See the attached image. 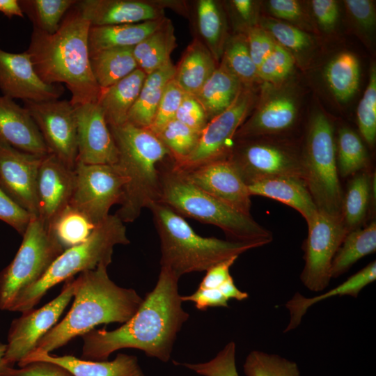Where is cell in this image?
I'll return each instance as SVG.
<instances>
[{
	"instance_id": "cell-33",
	"label": "cell",
	"mask_w": 376,
	"mask_h": 376,
	"mask_svg": "<svg viewBox=\"0 0 376 376\" xmlns=\"http://www.w3.org/2000/svg\"><path fill=\"white\" fill-rule=\"evenodd\" d=\"M196 37L210 51L217 62L223 54L226 41V24L222 10L214 0H198L194 3Z\"/></svg>"
},
{
	"instance_id": "cell-52",
	"label": "cell",
	"mask_w": 376,
	"mask_h": 376,
	"mask_svg": "<svg viewBox=\"0 0 376 376\" xmlns=\"http://www.w3.org/2000/svg\"><path fill=\"white\" fill-rule=\"evenodd\" d=\"M9 376H74L65 368L47 361H33L16 369L11 368Z\"/></svg>"
},
{
	"instance_id": "cell-48",
	"label": "cell",
	"mask_w": 376,
	"mask_h": 376,
	"mask_svg": "<svg viewBox=\"0 0 376 376\" xmlns=\"http://www.w3.org/2000/svg\"><path fill=\"white\" fill-rule=\"evenodd\" d=\"M264 26L282 47L299 52L311 45L309 36L293 26L274 20L266 22Z\"/></svg>"
},
{
	"instance_id": "cell-42",
	"label": "cell",
	"mask_w": 376,
	"mask_h": 376,
	"mask_svg": "<svg viewBox=\"0 0 376 376\" xmlns=\"http://www.w3.org/2000/svg\"><path fill=\"white\" fill-rule=\"evenodd\" d=\"M222 61L239 79L242 84L250 85L258 77L245 35L239 34L226 40Z\"/></svg>"
},
{
	"instance_id": "cell-4",
	"label": "cell",
	"mask_w": 376,
	"mask_h": 376,
	"mask_svg": "<svg viewBox=\"0 0 376 376\" xmlns=\"http://www.w3.org/2000/svg\"><path fill=\"white\" fill-rule=\"evenodd\" d=\"M109 127L118 151L117 165L127 178L116 214L124 223L133 222L143 208L159 202V166L171 158L170 154L148 128L129 122Z\"/></svg>"
},
{
	"instance_id": "cell-14",
	"label": "cell",
	"mask_w": 376,
	"mask_h": 376,
	"mask_svg": "<svg viewBox=\"0 0 376 376\" xmlns=\"http://www.w3.org/2000/svg\"><path fill=\"white\" fill-rule=\"evenodd\" d=\"M75 277L65 281L61 293L38 309L22 313L13 320L7 338L4 355L6 363L13 367L19 364L36 347L38 342L58 322L59 318L73 298Z\"/></svg>"
},
{
	"instance_id": "cell-55",
	"label": "cell",
	"mask_w": 376,
	"mask_h": 376,
	"mask_svg": "<svg viewBox=\"0 0 376 376\" xmlns=\"http://www.w3.org/2000/svg\"><path fill=\"white\" fill-rule=\"evenodd\" d=\"M239 256H233L223 260L206 271V274L200 283L199 288H218L230 276V269Z\"/></svg>"
},
{
	"instance_id": "cell-35",
	"label": "cell",
	"mask_w": 376,
	"mask_h": 376,
	"mask_svg": "<svg viewBox=\"0 0 376 376\" xmlns=\"http://www.w3.org/2000/svg\"><path fill=\"white\" fill-rule=\"evenodd\" d=\"M376 250V222L363 228L349 232L336 253L331 267V276L337 278L361 258Z\"/></svg>"
},
{
	"instance_id": "cell-18",
	"label": "cell",
	"mask_w": 376,
	"mask_h": 376,
	"mask_svg": "<svg viewBox=\"0 0 376 376\" xmlns=\"http://www.w3.org/2000/svg\"><path fill=\"white\" fill-rule=\"evenodd\" d=\"M74 107L77 129V162L86 164H117L118 148L98 103Z\"/></svg>"
},
{
	"instance_id": "cell-60",
	"label": "cell",
	"mask_w": 376,
	"mask_h": 376,
	"mask_svg": "<svg viewBox=\"0 0 376 376\" xmlns=\"http://www.w3.org/2000/svg\"><path fill=\"white\" fill-rule=\"evenodd\" d=\"M0 13L8 18L24 15L17 0H0Z\"/></svg>"
},
{
	"instance_id": "cell-38",
	"label": "cell",
	"mask_w": 376,
	"mask_h": 376,
	"mask_svg": "<svg viewBox=\"0 0 376 376\" xmlns=\"http://www.w3.org/2000/svg\"><path fill=\"white\" fill-rule=\"evenodd\" d=\"M371 191L370 176L367 171L354 175L343 196L341 216L348 232L359 228L364 221Z\"/></svg>"
},
{
	"instance_id": "cell-2",
	"label": "cell",
	"mask_w": 376,
	"mask_h": 376,
	"mask_svg": "<svg viewBox=\"0 0 376 376\" xmlns=\"http://www.w3.org/2000/svg\"><path fill=\"white\" fill-rule=\"evenodd\" d=\"M90 27L75 4L56 33L33 29L26 50L42 81L48 84H65L71 93L70 101L73 106L97 102L101 93L90 65Z\"/></svg>"
},
{
	"instance_id": "cell-37",
	"label": "cell",
	"mask_w": 376,
	"mask_h": 376,
	"mask_svg": "<svg viewBox=\"0 0 376 376\" xmlns=\"http://www.w3.org/2000/svg\"><path fill=\"white\" fill-rule=\"evenodd\" d=\"M359 77L358 60L350 52L338 54L325 70V78L329 88L340 101H346L352 97L358 88Z\"/></svg>"
},
{
	"instance_id": "cell-1",
	"label": "cell",
	"mask_w": 376,
	"mask_h": 376,
	"mask_svg": "<svg viewBox=\"0 0 376 376\" xmlns=\"http://www.w3.org/2000/svg\"><path fill=\"white\" fill-rule=\"evenodd\" d=\"M178 280L161 267L155 287L130 320L114 330L93 329L81 336L82 359L106 361L116 350L134 348L167 362L177 334L189 317L182 307Z\"/></svg>"
},
{
	"instance_id": "cell-6",
	"label": "cell",
	"mask_w": 376,
	"mask_h": 376,
	"mask_svg": "<svg viewBox=\"0 0 376 376\" xmlns=\"http://www.w3.org/2000/svg\"><path fill=\"white\" fill-rule=\"evenodd\" d=\"M148 209L152 214L160 240L161 267L179 279L185 274L207 271L223 260L263 246L202 237L182 217L162 203H154Z\"/></svg>"
},
{
	"instance_id": "cell-10",
	"label": "cell",
	"mask_w": 376,
	"mask_h": 376,
	"mask_svg": "<svg viewBox=\"0 0 376 376\" xmlns=\"http://www.w3.org/2000/svg\"><path fill=\"white\" fill-rule=\"evenodd\" d=\"M75 181L69 204L97 226L120 203L127 178L116 164H86L77 162Z\"/></svg>"
},
{
	"instance_id": "cell-56",
	"label": "cell",
	"mask_w": 376,
	"mask_h": 376,
	"mask_svg": "<svg viewBox=\"0 0 376 376\" xmlns=\"http://www.w3.org/2000/svg\"><path fill=\"white\" fill-rule=\"evenodd\" d=\"M311 6L319 24L325 29H333L338 16L337 2L334 0H313Z\"/></svg>"
},
{
	"instance_id": "cell-12",
	"label": "cell",
	"mask_w": 376,
	"mask_h": 376,
	"mask_svg": "<svg viewBox=\"0 0 376 376\" xmlns=\"http://www.w3.org/2000/svg\"><path fill=\"white\" fill-rule=\"evenodd\" d=\"M308 230L300 280L309 290L321 292L330 283L332 260L349 232L341 215L322 211L308 225Z\"/></svg>"
},
{
	"instance_id": "cell-58",
	"label": "cell",
	"mask_w": 376,
	"mask_h": 376,
	"mask_svg": "<svg viewBox=\"0 0 376 376\" xmlns=\"http://www.w3.org/2000/svg\"><path fill=\"white\" fill-rule=\"evenodd\" d=\"M233 11L246 30L252 26L254 16V3L251 0H232L230 1Z\"/></svg>"
},
{
	"instance_id": "cell-11",
	"label": "cell",
	"mask_w": 376,
	"mask_h": 376,
	"mask_svg": "<svg viewBox=\"0 0 376 376\" xmlns=\"http://www.w3.org/2000/svg\"><path fill=\"white\" fill-rule=\"evenodd\" d=\"M253 97L248 88H242L234 102L226 110L210 119L200 133L193 152L173 166L188 172L206 164L227 159L234 146L235 134L244 123Z\"/></svg>"
},
{
	"instance_id": "cell-30",
	"label": "cell",
	"mask_w": 376,
	"mask_h": 376,
	"mask_svg": "<svg viewBox=\"0 0 376 376\" xmlns=\"http://www.w3.org/2000/svg\"><path fill=\"white\" fill-rule=\"evenodd\" d=\"M242 88L241 81L221 61L195 96L210 120L228 109Z\"/></svg>"
},
{
	"instance_id": "cell-47",
	"label": "cell",
	"mask_w": 376,
	"mask_h": 376,
	"mask_svg": "<svg viewBox=\"0 0 376 376\" xmlns=\"http://www.w3.org/2000/svg\"><path fill=\"white\" fill-rule=\"evenodd\" d=\"M185 93L173 79L166 84L154 120L148 128L150 131L157 134L166 124L175 118Z\"/></svg>"
},
{
	"instance_id": "cell-54",
	"label": "cell",
	"mask_w": 376,
	"mask_h": 376,
	"mask_svg": "<svg viewBox=\"0 0 376 376\" xmlns=\"http://www.w3.org/2000/svg\"><path fill=\"white\" fill-rule=\"evenodd\" d=\"M347 10L357 22L364 29L369 30L375 24L373 2L369 0H346Z\"/></svg>"
},
{
	"instance_id": "cell-45",
	"label": "cell",
	"mask_w": 376,
	"mask_h": 376,
	"mask_svg": "<svg viewBox=\"0 0 376 376\" xmlns=\"http://www.w3.org/2000/svg\"><path fill=\"white\" fill-rule=\"evenodd\" d=\"M236 345L227 343L211 360L198 363H178L203 376H239L235 361Z\"/></svg>"
},
{
	"instance_id": "cell-20",
	"label": "cell",
	"mask_w": 376,
	"mask_h": 376,
	"mask_svg": "<svg viewBox=\"0 0 376 376\" xmlns=\"http://www.w3.org/2000/svg\"><path fill=\"white\" fill-rule=\"evenodd\" d=\"M174 1L81 0L76 6L91 26L139 23L165 17L164 8Z\"/></svg>"
},
{
	"instance_id": "cell-21",
	"label": "cell",
	"mask_w": 376,
	"mask_h": 376,
	"mask_svg": "<svg viewBox=\"0 0 376 376\" xmlns=\"http://www.w3.org/2000/svg\"><path fill=\"white\" fill-rule=\"evenodd\" d=\"M75 181V169L52 154L42 157L36 180L37 217L46 226L69 204Z\"/></svg>"
},
{
	"instance_id": "cell-27",
	"label": "cell",
	"mask_w": 376,
	"mask_h": 376,
	"mask_svg": "<svg viewBox=\"0 0 376 376\" xmlns=\"http://www.w3.org/2000/svg\"><path fill=\"white\" fill-rule=\"evenodd\" d=\"M146 75L137 68L108 88H101L97 101L109 126L127 122L128 113L135 103Z\"/></svg>"
},
{
	"instance_id": "cell-7",
	"label": "cell",
	"mask_w": 376,
	"mask_h": 376,
	"mask_svg": "<svg viewBox=\"0 0 376 376\" xmlns=\"http://www.w3.org/2000/svg\"><path fill=\"white\" fill-rule=\"evenodd\" d=\"M129 243L124 222L116 214H109L85 242L65 249L38 281L17 296L9 311L24 313L31 310L56 284L101 264L109 266L114 246Z\"/></svg>"
},
{
	"instance_id": "cell-9",
	"label": "cell",
	"mask_w": 376,
	"mask_h": 376,
	"mask_svg": "<svg viewBox=\"0 0 376 376\" xmlns=\"http://www.w3.org/2000/svg\"><path fill=\"white\" fill-rule=\"evenodd\" d=\"M11 263L0 272V309L8 311L17 296L38 281L65 251L38 217H31Z\"/></svg>"
},
{
	"instance_id": "cell-15",
	"label": "cell",
	"mask_w": 376,
	"mask_h": 376,
	"mask_svg": "<svg viewBox=\"0 0 376 376\" xmlns=\"http://www.w3.org/2000/svg\"><path fill=\"white\" fill-rule=\"evenodd\" d=\"M24 107L38 127L49 153L75 169L77 162V129L75 107L70 101H24Z\"/></svg>"
},
{
	"instance_id": "cell-32",
	"label": "cell",
	"mask_w": 376,
	"mask_h": 376,
	"mask_svg": "<svg viewBox=\"0 0 376 376\" xmlns=\"http://www.w3.org/2000/svg\"><path fill=\"white\" fill-rule=\"evenodd\" d=\"M176 47L173 23L166 17L156 31L133 47V55L138 68L147 75L170 63Z\"/></svg>"
},
{
	"instance_id": "cell-41",
	"label": "cell",
	"mask_w": 376,
	"mask_h": 376,
	"mask_svg": "<svg viewBox=\"0 0 376 376\" xmlns=\"http://www.w3.org/2000/svg\"><path fill=\"white\" fill-rule=\"evenodd\" d=\"M169 152L174 164L185 159L196 148L200 133L175 118L166 124L157 134Z\"/></svg>"
},
{
	"instance_id": "cell-13",
	"label": "cell",
	"mask_w": 376,
	"mask_h": 376,
	"mask_svg": "<svg viewBox=\"0 0 376 376\" xmlns=\"http://www.w3.org/2000/svg\"><path fill=\"white\" fill-rule=\"evenodd\" d=\"M228 157L246 185L273 178L303 180L301 155L285 145L240 139ZM304 181V180H303Z\"/></svg>"
},
{
	"instance_id": "cell-29",
	"label": "cell",
	"mask_w": 376,
	"mask_h": 376,
	"mask_svg": "<svg viewBox=\"0 0 376 376\" xmlns=\"http://www.w3.org/2000/svg\"><path fill=\"white\" fill-rule=\"evenodd\" d=\"M217 67V61L210 51L194 38L175 65L173 79L185 93L195 95Z\"/></svg>"
},
{
	"instance_id": "cell-3",
	"label": "cell",
	"mask_w": 376,
	"mask_h": 376,
	"mask_svg": "<svg viewBox=\"0 0 376 376\" xmlns=\"http://www.w3.org/2000/svg\"><path fill=\"white\" fill-rule=\"evenodd\" d=\"M107 265L81 272L74 280V301L63 319L37 343L33 352L51 353L102 324H124L135 313L143 299L132 288L117 285Z\"/></svg>"
},
{
	"instance_id": "cell-23",
	"label": "cell",
	"mask_w": 376,
	"mask_h": 376,
	"mask_svg": "<svg viewBox=\"0 0 376 376\" xmlns=\"http://www.w3.org/2000/svg\"><path fill=\"white\" fill-rule=\"evenodd\" d=\"M33 361H47L59 365L74 376H144L134 355L118 354L112 361H91L72 355H55L51 353L32 352L18 366Z\"/></svg>"
},
{
	"instance_id": "cell-53",
	"label": "cell",
	"mask_w": 376,
	"mask_h": 376,
	"mask_svg": "<svg viewBox=\"0 0 376 376\" xmlns=\"http://www.w3.org/2000/svg\"><path fill=\"white\" fill-rule=\"evenodd\" d=\"M182 301H191L198 310L209 307H228V300L219 288H199L189 295L181 296Z\"/></svg>"
},
{
	"instance_id": "cell-8",
	"label": "cell",
	"mask_w": 376,
	"mask_h": 376,
	"mask_svg": "<svg viewBox=\"0 0 376 376\" xmlns=\"http://www.w3.org/2000/svg\"><path fill=\"white\" fill-rule=\"evenodd\" d=\"M303 180L319 211L341 215L343 193L336 162L334 128L318 113L312 118L301 155Z\"/></svg>"
},
{
	"instance_id": "cell-50",
	"label": "cell",
	"mask_w": 376,
	"mask_h": 376,
	"mask_svg": "<svg viewBox=\"0 0 376 376\" xmlns=\"http://www.w3.org/2000/svg\"><path fill=\"white\" fill-rule=\"evenodd\" d=\"M31 217L29 212L17 205L0 187V220L23 235Z\"/></svg>"
},
{
	"instance_id": "cell-31",
	"label": "cell",
	"mask_w": 376,
	"mask_h": 376,
	"mask_svg": "<svg viewBox=\"0 0 376 376\" xmlns=\"http://www.w3.org/2000/svg\"><path fill=\"white\" fill-rule=\"evenodd\" d=\"M175 65L172 61L146 75L139 95L128 113L127 122L149 128L166 84L173 79Z\"/></svg>"
},
{
	"instance_id": "cell-26",
	"label": "cell",
	"mask_w": 376,
	"mask_h": 376,
	"mask_svg": "<svg viewBox=\"0 0 376 376\" xmlns=\"http://www.w3.org/2000/svg\"><path fill=\"white\" fill-rule=\"evenodd\" d=\"M376 279V262L370 263L365 267L350 276L336 287L312 297H306L296 292L285 304L290 313L289 322L284 333L296 329L301 323L303 316L313 305L325 299L335 296L349 295L357 297L359 292Z\"/></svg>"
},
{
	"instance_id": "cell-59",
	"label": "cell",
	"mask_w": 376,
	"mask_h": 376,
	"mask_svg": "<svg viewBox=\"0 0 376 376\" xmlns=\"http://www.w3.org/2000/svg\"><path fill=\"white\" fill-rule=\"evenodd\" d=\"M218 288L228 301L230 299L243 301L249 297L247 292L241 291L237 288L232 276H230Z\"/></svg>"
},
{
	"instance_id": "cell-5",
	"label": "cell",
	"mask_w": 376,
	"mask_h": 376,
	"mask_svg": "<svg viewBox=\"0 0 376 376\" xmlns=\"http://www.w3.org/2000/svg\"><path fill=\"white\" fill-rule=\"evenodd\" d=\"M160 197L165 204L182 217L221 228L229 240L258 243L263 246L273 240L272 233L244 214L208 194L186 175L175 169L171 158L159 166Z\"/></svg>"
},
{
	"instance_id": "cell-40",
	"label": "cell",
	"mask_w": 376,
	"mask_h": 376,
	"mask_svg": "<svg viewBox=\"0 0 376 376\" xmlns=\"http://www.w3.org/2000/svg\"><path fill=\"white\" fill-rule=\"evenodd\" d=\"M336 162L339 176L347 178L363 171L368 166L366 148L359 135L348 127L338 131Z\"/></svg>"
},
{
	"instance_id": "cell-22",
	"label": "cell",
	"mask_w": 376,
	"mask_h": 376,
	"mask_svg": "<svg viewBox=\"0 0 376 376\" xmlns=\"http://www.w3.org/2000/svg\"><path fill=\"white\" fill-rule=\"evenodd\" d=\"M0 138L24 152L40 156L49 154L29 111L3 95H0Z\"/></svg>"
},
{
	"instance_id": "cell-19",
	"label": "cell",
	"mask_w": 376,
	"mask_h": 376,
	"mask_svg": "<svg viewBox=\"0 0 376 376\" xmlns=\"http://www.w3.org/2000/svg\"><path fill=\"white\" fill-rule=\"evenodd\" d=\"M183 173L208 194L244 214L251 215V195L247 185L228 158Z\"/></svg>"
},
{
	"instance_id": "cell-39",
	"label": "cell",
	"mask_w": 376,
	"mask_h": 376,
	"mask_svg": "<svg viewBox=\"0 0 376 376\" xmlns=\"http://www.w3.org/2000/svg\"><path fill=\"white\" fill-rule=\"evenodd\" d=\"M19 4L24 15L33 24V29L53 34L77 1L75 0H19Z\"/></svg>"
},
{
	"instance_id": "cell-57",
	"label": "cell",
	"mask_w": 376,
	"mask_h": 376,
	"mask_svg": "<svg viewBox=\"0 0 376 376\" xmlns=\"http://www.w3.org/2000/svg\"><path fill=\"white\" fill-rule=\"evenodd\" d=\"M271 13L277 17L295 20L301 15V9L295 0H271L269 1Z\"/></svg>"
},
{
	"instance_id": "cell-25",
	"label": "cell",
	"mask_w": 376,
	"mask_h": 376,
	"mask_svg": "<svg viewBox=\"0 0 376 376\" xmlns=\"http://www.w3.org/2000/svg\"><path fill=\"white\" fill-rule=\"evenodd\" d=\"M249 194L261 196L280 201L298 211L309 225L318 213L302 179L278 177L247 185Z\"/></svg>"
},
{
	"instance_id": "cell-24",
	"label": "cell",
	"mask_w": 376,
	"mask_h": 376,
	"mask_svg": "<svg viewBox=\"0 0 376 376\" xmlns=\"http://www.w3.org/2000/svg\"><path fill=\"white\" fill-rule=\"evenodd\" d=\"M297 114L293 99L288 95H277L263 104L249 120L240 127L235 139H251L283 132L294 125Z\"/></svg>"
},
{
	"instance_id": "cell-44",
	"label": "cell",
	"mask_w": 376,
	"mask_h": 376,
	"mask_svg": "<svg viewBox=\"0 0 376 376\" xmlns=\"http://www.w3.org/2000/svg\"><path fill=\"white\" fill-rule=\"evenodd\" d=\"M357 121L360 132L371 147L376 139V70L372 68L369 82L357 109Z\"/></svg>"
},
{
	"instance_id": "cell-36",
	"label": "cell",
	"mask_w": 376,
	"mask_h": 376,
	"mask_svg": "<svg viewBox=\"0 0 376 376\" xmlns=\"http://www.w3.org/2000/svg\"><path fill=\"white\" fill-rule=\"evenodd\" d=\"M96 226L83 212L68 204L47 228L65 250L85 242Z\"/></svg>"
},
{
	"instance_id": "cell-34",
	"label": "cell",
	"mask_w": 376,
	"mask_h": 376,
	"mask_svg": "<svg viewBox=\"0 0 376 376\" xmlns=\"http://www.w3.org/2000/svg\"><path fill=\"white\" fill-rule=\"evenodd\" d=\"M90 65L101 88L109 87L138 68L133 47L109 49L91 54Z\"/></svg>"
},
{
	"instance_id": "cell-43",
	"label": "cell",
	"mask_w": 376,
	"mask_h": 376,
	"mask_svg": "<svg viewBox=\"0 0 376 376\" xmlns=\"http://www.w3.org/2000/svg\"><path fill=\"white\" fill-rule=\"evenodd\" d=\"M243 370L246 376H301L296 362L260 350L247 355Z\"/></svg>"
},
{
	"instance_id": "cell-16",
	"label": "cell",
	"mask_w": 376,
	"mask_h": 376,
	"mask_svg": "<svg viewBox=\"0 0 376 376\" xmlns=\"http://www.w3.org/2000/svg\"><path fill=\"white\" fill-rule=\"evenodd\" d=\"M43 157L18 150L0 138V187L33 217L38 214L36 180Z\"/></svg>"
},
{
	"instance_id": "cell-61",
	"label": "cell",
	"mask_w": 376,
	"mask_h": 376,
	"mask_svg": "<svg viewBox=\"0 0 376 376\" xmlns=\"http://www.w3.org/2000/svg\"><path fill=\"white\" fill-rule=\"evenodd\" d=\"M6 345L0 343V376H9V372L12 367L8 366L4 361V355Z\"/></svg>"
},
{
	"instance_id": "cell-46",
	"label": "cell",
	"mask_w": 376,
	"mask_h": 376,
	"mask_svg": "<svg viewBox=\"0 0 376 376\" xmlns=\"http://www.w3.org/2000/svg\"><path fill=\"white\" fill-rule=\"evenodd\" d=\"M293 68L289 52L276 43L273 50L257 69L258 77L269 82H279L286 78Z\"/></svg>"
},
{
	"instance_id": "cell-17",
	"label": "cell",
	"mask_w": 376,
	"mask_h": 376,
	"mask_svg": "<svg viewBox=\"0 0 376 376\" xmlns=\"http://www.w3.org/2000/svg\"><path fill=\"white\" fill-rule=\"evenodd\" d=\"M0 90L3 95L24 102L57 100L65 91L61 84H48L42 81L26 51L12 53L1 47Z\"/></svg>"
},
{
	"instance_id": "cell-28",
	"label": "cell",
	"mask_w": 376,
	"mask_h": 376,
	"mask_svg": "<svg viewBox=\"0 0 376 376\" xmlns=\"http://www.w3.org/2000/svg\"><path fill=\"white\" fill-rule=\"evenodd\" d=\"M165 18L134 24L91 26L89 55L105 49L134 47L156 31Z\"/></svg>"
},
{
	"instance_id": "cell-51",
	"label": "cell",
	"mask_w": 376,
	"mask_h": 376,
	"mask_svg": "<svg viewBox=\"0 0 376 376\" xmlns=\"http://www.w3.org/2000/svg\"><path fill=\"white\" fill-rule=\"evenodd\" d=\"M246 33L249 53L258 69L273 50L276 42L266 31L255 26L248 29Z\"/></svg>"
},
{
	"instance_id": "cell-49",
	"label": "cell",
	"mask_w": 376,
	"mask_h": 376,
	"mask_svg": "<svg viewBox=\"0 0 376 376\" xmlns=\"http://www.w3.org/2000/svg\"><path fill=\"white\" fill-rule=\"evenodd\" d=\"M175 119L199 133L209 121L203 107L196 97L187 93L178 109Z\"/></svg>"
}]
</instances>
